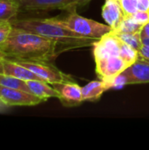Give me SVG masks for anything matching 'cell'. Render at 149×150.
I'll return each instance as SVG.
<instances>
[{
  "label": "cell",
  "instance_id": "obj_1",
  "mask_svg": "<svg viewBox=\"0 0 149 150\" xmlns=\"http://www.w3.org/2000/svg\"><path fill=\"white\" fill-rule=\"evenodd\" d=\"M69 49L58 40L14 26L6 41L0 45L8 59L47 62H53L61 53Z\"/></svg>",
  "mask_w": 149,
  "mask_h": 150
},
{
  "label": "cell",
  "instance_id": "obj_2",
  "mask_svg": "<svg viewBox=\"0 0 149 150\" xmlns=\"http://www.w3.org/2000/svg\"><path fill=\"white\" fill-rule=\"evenodd\" d=\"M14 27L26 30L44 37L58 40L68 45L71 49L93 46L97 40L85 38L62 25L54 18H24L11 21Z\"/></svg>",
  "mask_w": 149,
  "mask_h": 150
},
{
  "label": "cell",
  "instance_id": "obj_3",
  "mask_svg": "<svg viewBox=\"0 0 149 150\" xmlns=\"http://www.w3.org/2000/svg\"><path fill=\"white\" fill-rule=\"evenodd\" d=\"M76 9V8L69 9L68 10V12L67 15L62 18H57L59 21L68 29L85 38L94 40H99L112 31V27L108 25L101 24L79 15Z\"/></svg>",
  "mask_w": 149,
  "mask_h": 150
},
{
  "label": "cell",
  "instance_id": "obj_4",
  "mask_svg": "<svg viewBox=\"0 0 149 150\" xmlns=\"http://www.w3.org/2000/svg\"><path fill=\"white\" fill-rule=\"evenodd\" d=\"M148 83H149V61L140 56L135 62L127 67L111 83V88Z\"/></svg>",
  "mask_w": 149,
  "mask_h": 150
},
{
  "label": "cell",
  "instance_id": "obj_5",
  "mask_svg": "<svg viewBox=\"0 0 149 150\" xmlns=\"http://www.w3.org/2000/svg\"><path fill=\"white\" fill-rule=\"evenodd\" d=\"M22 66L25 67L32 72H33L37 76H39L42 81H45L50 84L61 82L73 81L71 76L67 75L58 69L52 62H39V61H25V60H13Z\"/></svg>",
  "mask_w": 149,
  "mask_h": 150
},
{
  "label": "cell",
  "instance_id": "obj_6",
  "mask_svg": "<svg viewBox=\"0 0 149 150\" xmlns=\"http://www.w3.org/2000/svg\"><path fill=\"white\" fill-rule=\"evenodd\" d=\"M91 0H18L20 8L25 11H47L77 8Z\"/></svg>",
  "mask_w": 149,
  "mask_h": 150
},
{
  "label": "cell",
  "instance_id": "obj_7",
  "mask_svg": "<svg viewBox=\"0 0 149 150\" xmlns=\"http://www.w3.org/2000/svg\"><path fill=\"white\" fill-rule=\"evenodd\" d=\"M95 62L96 72L98 78L105 82L109 89L111 88V83L129 67L126 61L119 55L95 59Z\"/></svg>",
  "mask_w": 149,
  "mask_h": 150
},
{
  "label": "cell",
  "instance_id": "obj_8",
  "mask_svg": "<svg viewBox=\"0 0 149 150\" xmlns=\"http://www.w3.org/2000/svg\"><path fill=\"white\" fill-rule=\"evenodd\" d=\"M0 102L4 106L11 107L33 106L45 101L31 92L0 85Z\"/></svg>",
  "mask_w": 149,
  "mask_h": 150
},
{
  "label": "cell",
  "instance_id": "obj_9",
  "mask_svg": "<svg viewBox=\"0 0 149 150\" xmlns=\"http://www.w3.org/2000/svg\"><path fill=\"white\" fill-rule=\"evenodd\" d=\"M51 85L57 91L58 99L64 106H76L83 102L82 87L74 81L55 83Z\"/></svg>",
  "mask_w": 149,
  "mask_h": 150
},
{
  "label": "cell",
  "instance_id": "obj_10",
  "mask_svg": "<svg viewBox=\"0 0 149 150\" xmlns=\"http://www.w3.org/2000/svg\"><path fill=\"white\" fill-rule=\"evenodd\" d=\"M0 73L11 76L16 78H19L25 81L27 80H41L33 72L18 63L16 61L1 58L0 59Z\"/></svg>",
  "mask_w": 149,
  "mask_h": 150
},
{
  "label": "cell",
  "instance_id": "obj_11",
  "mask_svg": "<svg viewBox=\"0 0 149 150\" xmlns=\"http://www.w3.org/2000/svg\"><path fill=\"white\" fill-rule=\"evenodd\" d=\"M102 17L114 31L119 26L126 16L118 0H105L102 7Z\"/></svg>",
  "mask_w": 149,
  "mask_h": 150
},
{
  "label": "cell",
  "instance_id": "obj_12",
  "mask_svg": "<svg viewBox=\"0 0 149 150\" xmlns=\"http://www.w3.org/2000/svg\"><path fill=\"white\" fill-rule=\"evenodd\" d=\"M30 91L38 98L47 101L50 98H58L57 91L48 83L42 80H27L25 81Z\"/></svg>",
  "mask_w": 149,
  "mask_h": 150
},
{
  "label": "cell",
  "instance_id": "obj_13",
  "mask_svg": "<svg viewBox=\"0 0 149 150\" xmlns=\"http://www.w3.org/2000/svg\"><path fill=\"white\" fill-rule=\"evenodd\" d=\"M109 89L107 83L102 80L91 81L82 87L83 100L95 102L100 99L103 93Z\"/></svg>",
  "mask_w": 149,
  "mask_h": 150
},
{
  "label": "cell",
  "instance_id": "obj_14",
  "mask_svg": "<svg viewBox=\"0 0 149 150\" xmlns=\"http://www.w3.org/2000/svg\"><path fill=\"white\" fill-rule=\"evenodd\" d=\"M20 11L18 0H0V21H12Z\"/></svg>",
  "mask_w": 149,
  "mask_h": 150
},
{
  "label": "cell",
  "instance_id": "obj_15",
  "mask_svg": "<svg viewBox=\"0 0 149 150\" xmlns=\"http://www.w3.org/2000/svg\"><path fill=\"white\" fill-rule=\"evenodd\" d=\"M0 85L8 87V88H12V89H17V90H21V91L31 92L25 80L16 78V77L8 76L3 73H0Z\"/></svg>",
  "mask_w": 149,
  "mask_h": 150
},
{
  "label": "cell",
  "instance_id": "obj_16",
  "mask_svg": "<svg viewBox=\"0 0 149 150\" xmlns=\"http://www.w3.org/2000/svg\"><path fill=\"white\" fill-rule=\"evenodd\" d=\"M113 32V31H112ZM115 33L118 37L126 44L131 46L132 47L135 48L136 50H140L142 43V39L140 33H121V32H113Z\"/></svg>",
  "mask_w": 149,
  "mask_h": 150
},
{
  "label": "cell",
  "instance_id": "obj_17",
  "mask_svg": "<svg viewBox=\"0 0 149 150\" xmlns=\"http://www.w3.org/2000/svg\"><path fill=\"white\" fill-rule=\"evenodd\" d=\"M143 25L136 23L130 16H126L119 26L113 32L121 33H140Z\"/></svg>",
  "mask_w": 149,
  "mask_h": 150
},
{
  "label": "cell",
  "instance_id": "obj_18",
  "mask_svg": "<svg viewBox=\"0 0 149 150\" xmlns=\"http://www.w3.org/2000/svg\"><path fill=\"white\" fill-rule=\"evenodd\" d=\"M125 16H130L138 11V0H118Z\"/></svg>",
  "mask_w": 149,
  "mask_h": 150
},
{
  "label": "cell",
  "instance_id": "obj_19",
  "mask_svg": "<svg viewBox=\"0 0 149 150\" xmlns=\"http://www.w3.org/2000/svg\"><path fill=\"white\" fill-rule=\"evenodd\" d=\"M13 25L11 21H0V45L6 41Z\"/></svg>",
  "mask_w": 149,
  "mask_h": 150
},
{
  "label": "cell",
  "instance_id": "obj_20",
  "mask_svg": "<svg viewBox=\"0 0 149 150\" xmlns=\"http://www.w3.org/2000/svg\"><path fill=\"white\" fill-rule=\"evenodd\" d=\"M130 17L138 24L140 25H146L149 22V11H137L133 15H130Z\"/></svg>",
  "mask_w": 149,
  "mask_h": 150
},
{
  "label": "cell",
  "instance_id": "obj_21",
  "mask_svg": "<svg viewBox=\"0 0 149 150\" xmlns=\"http://www.w3.org/2000/svg\"><path fill=\"white\" fill-rule=\"evenodd\" d=\"M139 54L140 56L147 61H149V46L148 45H145L143 44L141 47V49L139 50Z\"/></svg>",
  "mask_w": 149,
  "mask_h": 150
},
{
  "label": "cell",
  "instance_id": "obj_22",
  "mask_svg": "<svg viewBox=\"0 0 149 150\" xmlns=\"http://www.w3.org/2000/svg\"><path fill=\"white\" fill-rule=\"evenodd\" d=\"M138 10L149 11V0H138Z\"/></svg>",
  "mask_w": 149,
  "mask_h": 150
},
{
  "label": "cell",
  "instance_id": "obj_23",
  "mask_svg": "<svg viewBox=\"0 0 149 150\" xmlns=\"http://www.w3.org/2000/svg\"><path fill=\"white\" fill-rule=\"evenodd\" d=\"M141 39L149 38V22L143 25V27L141 31Z\"/></svg>",
  "mask_w": 149,
  "mask_h": 150
},
{
  "label": "cell",
  "instance_id": "obj_24",
  "mask_svg": "<svg viewBox=\"0 0 149 150\" xmlns=\"http://www.w3.org/2000/svg\"><path fill=\"white\" fill-rule=\"evenodd\" d=\"M142 43L145 45H148L149 46V38H144L142 39Z\"/></svg>",
  "mask_w": 149,
  "mask_h": 150
},
{
  "label": "cell",
  "instance_id": "obj_25",
  "mask_svg": "<svg viewBox=\"0 0 149 150\" xmlns=\"http://www.w3.org/2000/svg\"><path fill=\"white\" fill-rule=\"evenodd\" d=\"M0 58H6L5 54H4V52L2 50H0Z\"/></svg>",
  "mask_w": 149,
  "mask_h": 150
},
{
  "label": "cell",
  "instance_id": "obj_26",
  "mask_svg": "<svg viewBox=\"0 0 149 150\" xmlns=\"http://www.w3.org/2000/svg\"><path fill=\"white\" fill-rule=\"evenodd\" d=\"M0 59H1V58H0Z\"/></svg>",
  "mask_w": 149,
  "mask_h": 150
}]
</instances>
